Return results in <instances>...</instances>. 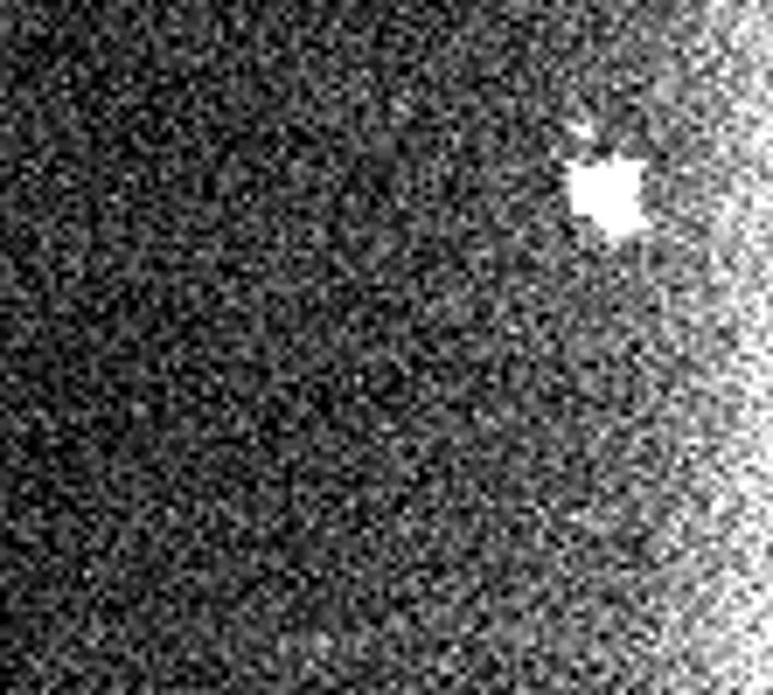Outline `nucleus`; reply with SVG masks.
Masks as SVG:
<instances>
[{
  "mask_svg": "<svg viewBox=\"0 0 773 695\" xmlns=\"http://www.w3.org/2000/svg\"><path fill=\"white\" fill-rule=\"evenodd\" d=\"M564 188H572V209L593 223L599 237H641V167L634 160H579L572 175H564Z\"/></svg>",
  "mask_w": 773,
  "mask_h": 695,
  "instance_id": "nucleus-1",
  "label": "nucleus"
}]
</instances>
